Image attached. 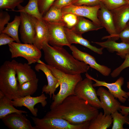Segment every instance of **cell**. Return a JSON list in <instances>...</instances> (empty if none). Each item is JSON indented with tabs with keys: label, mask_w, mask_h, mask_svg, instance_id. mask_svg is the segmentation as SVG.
Here are the masks:
<instances>
[{
	"label": "cell",
	"mask_w": 129,
	"mask_h": 129,
	"mask_svg": "<svg viewBox=\"0 0 129 129\" xmlns=\"http://www.w3.org/2000/svg\"><path fill=\"white\" fill-rule=\"evenodd\" d=\"M99 113L98 109L75 95H71L48 112L44 116L64 119L74 125L90 122Z\"/></svg>",
	"instance_id": "1"
},
{
	"label": "cell",
	"mask_w": 129,
	"mask_h": 129,
	"mask_svg": "<svg viewBox=\"0 0 129 129\" xmlns=\"http://www.w3.org/2000/svg\"><path fill=\"white\" fill-rule=\"evenodd\" d=\"M42 49L47 64L64 73L75 75L87 72L90 66L75 58L63 47L53 46L48 43Z\"/></svg>",
	"instance_id": "2"
},
{
	"label": "cell",
	"mask_w": 129,
	"mask_h": 129,
	"mask_svg": "<svg viewBox=\"0 0 129 129\" xmlns=\"http://www.w3.org/2000/svg\"><path fill=\"white\" fill-rule=\"evenodd\" d=\"M46 65L58 80L56 88L59 86H60L59 92L52 97L53 101L50 106L51 110L61 103L68 96L71 95H75L74 92L75 87L77 84L82 80V78L81 74L75 75L68 74L47 64Z\"/></svg>",
	"instance_id": "3"
},
{
	"label": "cell",
	"mask_w": 129,
	"mask_h": 129,
	"mask_svg": "<svg viewBox=\"0 0 129 129\" xmlns=\"http://www.w3.org/2000/svg\"><path fill=\"white\" fill-rule=\"evenodd\" d=\"M16 61H6L0 67V90L11 100L21 97L18 92L15 70Z\"/></svg>",
	"instance_id": "4"
},
{
	"label": "cell",
	"mask_w": 129,
	"mask_h": 129,
	"mask_svg": "<svg viewBox=\"0 0 129 129\" xmlns=\"http://www.w3.org/2000/svg\"><path fill=\"white\" fill-rule=\"evenodd\" d=\"M8 45L11 58L23 57L27 60L29 65L39 62L41 52L33 44L13 42Z\"/></svg>",
	"instance_id": "5"
},
{
	"label": "cell",
	"mask_w": 129,
	"mask_h": 129,
	"mask_svg": "<svg viewBox=\"0 0 129 129\" xmlns=\"http://www.w3.org/2000/svg\"><path fill=\"white\" fill-rule=\"evenodd\" d=\"M37 129H88L90 122L79 124H72L63 119L44 117L39 118L31 117Z\"/></svg>",
	"instance_id": "6"
},
{
	"label": "cell",
	"mask_w": 129,
	"mask_h": 129,
	"mask_svg": "<svg viewBox=\"0 0 129 129\" xmlns=\"http://www.w3.org/2000/svg\"><path fill=\"white\" fill-rule=\"evenodd\" d=\"M94 87L92 80L86 77L79 82L76 85L74 90L75 95L86 101L95 108L98 109L102 108V104Z\"/></svg>",
	"instance_id": "7"
},
{
	"label": "cell",
	"mask_w": 129,
	"mask_h": 129,
	"mask_svg": "<svg viewBox=\"0 0 129 129\" xmlns=\"http://www.w3.org/2000/svg\"><path fill=\"white\" fill-rule=\"evenodd\" d=\"M19 12L21 19L19 31L21 40L24 43L33 44L36 34V18L26 13Z\"/></svg>",
	"instance_id": "8"
},
{
	"label": "cell",
	"mask_w": 129,
	"mask_h": 129,
	"mask_svg": "<svg viewBox=\"0 0 129 129\" xmlns=\"http://www.w3.org/2000/svg\"><path fill=\"white\" fill-rule=\"evenodd\" d=\"M100 7L99 4L94 6L72 4L62 8L61 10L62 14L72 13L79 16L88 18L97 25L102 26L97 16V12Z\"/></svg>",
	"instance_id": "9"
},
{
	"label": "cell",
	"mask_w": 129,
	"mask_h": 129,
	"mask_svg": "<svg viewBox=\"0 0 129 129\" xmlns=\"http://www.w3.org/2000/svg\"><path fill=\"white\" fill-rule=\"evenodd\" d=\"M49 35L48 44L53 46L69 47L70 45L66 38L64 24L62 23H51L44 21Z\"/></svg>",
	"instance_id": "10"
},
{
	"label": "cell",
	"mask_w": 129,
	"mask_h": 129,
	"mask_svg": "<svg viewBox=\"0 0 129 129\" xmlns=\"http://www.w3.org/2000/svg\"><path fill=\"white\" fill-rule=\"evenodd\" d=\"M85 75L86 77L95 82V83L93 84L94 87L103 86L107 87L108 89V91L122 103H124L126 99L128 98L127 92L122 88L124 82V78L123 77H120L115 82L110 83L97 80L90 75L87 73L85 74Z\"/></svg>",
	"instance_id": "11"
},
{
	"label": "cell",
	"mask_w": 129,
	"mask_h": 129,
	"mask_svg": "<svg viewBox=\"0 0 129 129\" xmlns=\"http://www.w3.org/2000/svg\"><path fill=\"white\" fill-rule=\"evenodd\" d=\"M69 47L72 51V55L76 59L89 65L90 67L96 70L104 76L109 75L111 72V68L99 64L94 57L81 51L74 45H71Z\"/></svg>",
	"instance_id": "12"
},
{
	"label": "cell",
	"mask_w": 129,
	"mask_h": 129,
	"mask_svg": "<svg viewBox=\"0 0 129 129\" xmlns=\"http://www.w3.org/2000/svg\"><path fill=\"white\" fill-rule=\"evenodd\" d=\"M97 96L99 97L104 114L111 115L121 110L120 103L108 91L100 86L97 91Z\"/></svg>",
	"instance_id": "13"
},
{
	"label": "cell",
	"mask_w": 129,
	"mask_h": 129,
	"mask_svg": "<svg viewBox=\"0 0 129 129\" xmlns=\"http://www.w3.org/2000/svg\"><path fill=\"white\" fill-rule=\"evenodd\" d=\"M47 98L43 93L40 96L36 97H32L29 95L18 98L12 101V102L14 106H23L27 108L33 116L36 117L38 115V110L37 108H34L35 105L40 103L42 107H44L47 104Z\"/></svg>",
	"instance_id": "14"
},
{
	"label": "cell",
	"mask_w": 129,
	"mask_h": 129,
	"mask_svg": "<svg viewBox=\"0 0 129 129\" xmlns=\"http://www.w3.org/2000/svg\"><path fill=\"white\" fill-rule=\"evenodd\" d=\"M100 7L97 13L98 18L102 25L104 27L110 35L103 37L102 39L112 38L118 34L116 30L113 14L101 2Z\"/></svg>",
	"instance_id": "15"
},
{
	"label": "cell",
	"mask_w": 129,
	"mask_h": 129,
	"mask_svg": "<svg viewBox=\"0 0 129 129\" xmlns=\"http://www.w3.org/2000/svg\"><path fill=\"white\" fill-rule=\"evenodd\" d=\"M5 125L11 129H37L22 113H12L1 119Z\"/></svg>",
	"instance_id": "16"
},
{
	"label": "cell",
	"mask_w": 129,
	"mask_h": 129,
	"mask_svg": "<svg viewBox=\"0 0 129 129\" xmlns=\"http://www.w3.org/2000/svg\"><path fill=\"white\" fill-rule=\"evenodd\" d=\"M35 69L37 71H42L46 77L48 84L45 85L42 88V93L45 92L50 96V98L55 95L54 92L56 90V86L58 81L53 74L47 66L46 64L40 60L35 66Z\"/></svg>",
	"instance_id": "17"
},
{
	"label": "cell",
	"mask_w": 129,
	"mask_h": 129,
	"mask_svg": "<svg viewBox=\"0 0 129 129\" xmlns=\"http://www.w3.org/2000/svg\"><path fill=\"white\" fill-rule=\"evenodd\" d=\"M110 11L113 15L118 34L125 28L129 22V5L127 4Z\"/></svg>",
	"instance_id": "18"
},
{
	"label": "cell",
	"mask_w": 129,
	"mask_h": 129,
	"mask_svg": "<svg viewBox=\"0 0 129 129\" xmlns=\"http://www.w3.org/2000/svg\"><path fill=\"white\" fill-rule=\"evenodd\" d=\"M103 42H92L99 45L103 48H106L111 53L116 52V54L123 59L125 58L126 55L129 54V43L123 42H116L110 38H108Z\"/></svg>",
	"instance_id": "19"
},
{
	"label": "cell",
	"mask_w": 129,
	"mask_h": 129,
	"mask_svg": "<svg viewBox=\"0 0 129 129\" xmlns=\"http://www.w3.org/2000/svg\"><path fill=\"white\" fill-rule=\"evenodd\" d=\"M64 29L67 40L70 45L73 43L79 44L98 54H102L103 48H98L92 45L88 40L82 37V35L76 33L71 29L64 27Z\"/></svg>",
	"instance_id": "20"
},
{
	"label": "cell",
	"mask_w": 129,
	"mask_h": 129,
	"mask_svg": "<svg viewBox=\"0 0 129 129\" xmlns=\"http://www.w3.org/2000/svg\"><path fill=\"white\" fill-rule=\"evenodd\" d=\"M15 67L17 80L19 85L37 78L35 72L28 63L23 64L16 61Z\"/></svg>",
	"instance_id": "21"
},
{
	"label": "cell",
	"mask_w": 129,
	"mask_h": 129,
	"mask_svg": "<svg viewBox=\"0 0 129 129\" xmlns=\"http://www.w3.org/2000/svg\"><path fill=\"white\" fill-rule=\"evenodd\" d=\"M36 34L33 44L40 50L43 45L48 43L49 35L47 27L44 21L35 18Z\"/></svg>",
	"instance_id": "22"
},
{
	"label": "cell",
	"mask_w": 129,
	"mask_h": 129,
	"mask_svg": "<svg viewBox=\"0 0 129 129\" xmlns=\"http://www.w3.org/2000/svg\"><path fill=\"white\" fill-rule=\"evenodd\" d=\"M12 100L6 97L0 90V118L1 119L7 115L16 113H27L25 111L19 110L15 108L12 102Z\"/></svg>",
	"instance_id": "23"
},
{
	"label": "cell",
	"mask_w": 129,
	"mask_h": 129,
	"mask_svg": "<svg viewBox=\"0 0 129 129\" xmlns=\"http://www.w3.org/2000/svg\"><path fill=\"white\" fill-rule=\"evenodd\" d=\"M113 123L111 115H106L100 112L90 122L88 129H107L111 126Z\"/></svg>",
	"instance_id": "24"
},
{
	"label": "cell",
	"mask_w": 129,
	"mask_h": 129,
	"mask_svg": "<svg viewBox=\"0 0 129 129\" xmlns=\"http://www.w3.org/2000/svg\"><path fill=\"white\" fill-rule=\"evenodd\" d=\"M103 27L102 26L97 25L84 17L79 16L77 23L71 29L76 33L82 35L89 31L97 30Z\"/></svg>",
	"instance_id": "25"
},
{
	"label": "cell",
	"mask_w": 129,
	"mask_h": 129,
	"mask_svg": "<svg viewBox=\"0 0 129 129\" xmlns=\"http://www.w3.org/2000/svg\"><path fill=\"white\" fill-rule=\"evenodd\" d=\"M17 7V12L26 13L39 20H43V16L40 13L38 9V0H29L27 5L24 6L21 5Z\"/></svg>",
	"instance_id": "26"
},
{
	"label": "cell",
	"mask_w": 129,
	"mask_h": 129,
	"mask_svg": "<svg viewBox=\"0 0 129 129\" xmlns=\"http://www.w3.org/2000/svg\"><path fill=\"white\" fill-rule=\"evenodd\" d=\"M38 79L25 82L21 85L18 84V92L21 97L33 94L38 89Z\"/></svg>",
	"instance_id": "27"
},
{
	"label": "cell",
	"mask_w": 129,
	"mask_h": 129,
	"mask_svg": "<svg viewBox=\"0 0 129 129\" xmlns=\"http://www.w3.org/2000/svg\"><path fill=\"white\" fill-rule=\"evenodd\" d=\"M21 22L20 16H15L13 20L7 23L2 32L8 34L13 38L16 43H21L18 35V28Z\"/></svg>",
	"instance_id": "28"
},
{
	"label": "cell",
	"mask_w": 129,
	"mask_h": 129,
	"mask_svg": "<svg viewBox=\"0 0 129 129\" xmlns=\"http://www.w3.org/2000/svg\"><path fill=\"white\" fill-rule=\"evenodd\" d=\"M62 16L61 9L52 5L43 16V20L44 21L51 23H62Z\"/></svg>",
	"instance_id": "29"
},
{
	"label": "cell",
	"mask_w": 129,
	"mask_h": 129,
	"mask_svg": "<svg viewBox=\"0 0 129 129\" xmlns=\"http://www.w3.org/2000/svg\"><path fill=\"white\" fill-rule=\"evenodd\" d=\"M113 119L112 129H124V124L129 125V115H124L116 111L111 114Z\"/></svg>",
	"instance_id": "30"
},
{
	"label": "cell",
	"mask_w": 129,
	"mask_h": 129,
	"mask_svg": "<svg viewBox=\"0 0 129 129\" xmlns=\"http://www.w3.org/2000/svg\"><path fill=\"white\" fill-rule=\"evenodd\" d=\"M62 14V22L64 24V27L72 29L77 23L79 16L71 13Z\"/></svg>",
	"instance_id": "31"
},
{
	"label": "cell",
	"mask_w": 129,
	"mask_h": 129,
	"mask_svg": "<svg viewBox=\"0 0 129 129\" xmlns=\"http://www.w3.org/2000/svg\"><path fill=\"white\" fill-rule=\"evenodd\" d=\"M100 2L110 11L128 4L126 0H101Z\"/></svg>",
	"instance_id": "32"
},
{
	"label": "cell",
	"mask_w": 129,
	"mask_h": 129,
	"mask_svg": "<svg viewBox=\"0 0 129 129\" xmlns=\"http://www.w3.org/2000/svg\"><path fill=\"white\" fill-rule=\"evenodd\" d=\"M24 0H0V9H10L15 11V8L24 2Z\"/></svg>",
	"instance_id": "33"
},
{
	"label": "cell",
	"mask_w": 129,
	"mask_h": 129,
	"mask_svg": "<svg viewBox=\"0 0 129 129\" xmlns=\"http://www.w3.org/2000/svg\"><path fill=\"white\" fill-rule=\"evenodd\" d=\"M119 38L121 39L122 42L129 43V23H128L125 28L119 33L111 39L116 41Z\"/></svg>",
	"instance_id": "34"
},
{
	"label": "cell",
	"mask_w": 129,
	"mask_h": 129,
	"mask_svg": "<svg viewBox=\"0 0 129 129\" xmlns=\"http://www.w3.org/2000/svg\"><path fill=\"white\" fill-rule=\"evenodd\" d=\"M55 0H38L39 11L43 16L49 10Z\"/></svg>",
	"instance_id": "35"
},
{
	"label": "cell",
	"mask_w": 129,
	"mask_h": 129,
	"mask_svg": "<svg viewBox=\"0 0 129 129\" xmlns=\"http://www.w3.org/2000/svg\"><path fill=\"white\" fill-rule=\"evenodd\" d=\"M128 67H129V54L126 55L123 63L111 73V77L113 78L117 77L124 69Z\"/></svg>",
	"instance_id": "36"
},
{
	"label": "cell",
	"mask_w": 129,
	"mask_h": 129,
	"mask_svg": "<svg viewBox=\"0 0 129 129\" xmlns=\"http://www.w3.org/2000/svg\"><path fill=\"white\" fill-rule=\"evenodd\" d=\"M10 16L6 11L0 9V33H2L5 28V26L9 22Z\"/></svg>",
	"instance_id": "37"
},
{
	"label": "cell",
	"mask_w": 129,
	"mask_h": 129,
	"mask_svg": "<svg viewBox=\"0 0 129 129\" xmlns=\"http://www.w3.org/2000/svg\"><path fill=\"white\" fill-rule=\"evenodd\" d=\"M78 0H55L52 5L59 9L73 4Z\"/></svg>",
	"instance_id": "38"
},
{
	"label": "cell",
	"mask_w": 129,
	"mask_h": 129,
	"mask_svg": "<svg viewBox=\"0 0 129 129\" xmlns=\"http://www.w3.org/2000/svg\"><path fill=\"white\" fill-rule=\"evenodd\" d=\"M101 0H78L73 5L94 6L99 5Z\"/></svg>",
	"instance_id": "39"
},
{
	"label": "cell",
	"mask_w": 129,
	"mask_h": 129,
	"mask_svg": "<svg viewBox=\"0 0 129 129\" xmlns=\"http://www.w3.org/2000/svg\"><path fill=\"white\" fill-rule=\"evenodd\" d=\"M15 41V40L8 34L3 32L0 33V46L9 44Z\"/></svg>",
	"instance_id": "40"
},
{
	"label": "cell",
	"mask_w": 129,
	"mask_h": 129,
	"mask_svg": "<svg viewBox=\"0 0 129 129\" xmlns=\"http://www.w3.org/2000/svg\"><path fill=\"white\" fill-rule=\"evenodd\" d=\"M120 108L121 110H120V112L122 115L129 114V107L121 105Z\"/></svg>",
	"instance_id": "41"
},
{
	"label": "cell",
	"mask_w": 129,
	"mask_h": 129,
	"mask_svg": "<svg viewBox=\"0 0 129 129\" xmlns=\"http://www.w3.org/2000/svg\"><path fill=\"white\" fill-rule=\"evenodd\" d=\"M127 87L128 89L129 90V81H128L127 82ZM127 96H128L129 98H128V101L129 102V91L127 92Z\"/></svg>",
	"instance_id": "42"
},
{
	"label": "cell",
	"mask_w": 129,
	"mask_h": 129,
	"mask_svg": "<svg viewBox=\"0 0 129 129\" xmlns=\"http://www.w3.org/2000/svg\"><path fill=\"white\" fill-rule=\"evenodd\" d=\"M126 1H127V3L129 5V0H126ZM128 23H129V22H128Z\"/></svg>",
	"instance_id": "43"
},
{
	"label": "cell",
	"mask_w": 129,
	"mask_h": 129,
	"mask_svg": "<svg viewBox=\"0 0 129 129\" xmlns=\"http://www.w3.org/2000/svg\"></svg>",
	"instance_id": "44"
},
{
	"label": "cell",
	"mask_w": 129,
	"mask_h": 129,
	"mask_svg": "<svg viewBox=\"0 0 129 129\" xmlns=\"http://www.w3.org/2000/svg\"></svg>",
	"instance_id": "45"
}]
</instances>
